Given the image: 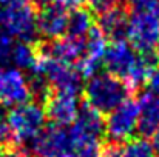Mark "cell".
Wrapping results in <instances>:
<instances>
[{"mask_svg":"<svg viewBox=\"0 0 159 157\" xmlns=\"http://www.w3.org/2000/svg\"><path fill=\"white\" fill-rule=\"evenodd\" d=\"M102 63L110 74L122 79L131 89L145 83L155 66L150 52H138L125 40H114L108 45Z\"/></svg>","mask_w":159,"mask_h":157,"instance_id":"6da1fadb","label":"cell"},{"mask_svg":"<svg viewBox=\"0 0 159 157\" xmlns=\"http://www.w3.org/2000/svg\"><path fill=\"white\" fill-rule=\"evenodd\" d=\"M130 86L119 77L104 72L94 74L87 80L84 88L85 102L98 109L101 114H108L116 106L125 102L130 94Z\"/></svg>","mask_w":159,"mask_h":157,"instance_id":"7a4b0ae2","label":"cell"},{"mask_svg":"<svg viewBox=\"0 0 159 157\" xmlns=\"http://www.w3.org/2000/svg\"><path fill=\"white\" fill-rule=\"evenodd\" d=\"M5 117L12 136L14 146L30 145L33 139L45 128L47 119L43 108L31 100L26 103L12 106Z\"/></svg>","mask_w":159,"mask_h":157,"instance_id":"3957f363","label":"cell"},{"mask_svg":"<svg viewBox=\"0 0 159 157\" xmlns=\"http://www.w3.org/2000/svg\"><path fill=\"white\" fill-rule=\"evenodd\" d=\"M34 74H40L54 91H68L79 94L82 85V76L79 74L74 65L60 62L43 52L39 46V57L34 69Z\"/></svg>","mask_w":159,"mask_h":157,"instance_id":"277c9868","label":"cell"},{"mask_svg":"<svg viewBox=\"0 0 159 157\" xmlns=\"http://www.w3.org/2000/svg\"><path fill=\"white\" fill-rule=\"evenodd\" d=\"M128 43L138 52H152L159 42V12L128 11Z\"/></svg>","mask_w":159,"mask_h":157,"instance_id":"5b68a950","label":"cell"},{"mask_svg":"<svg viewBox=\"0 0 159 157\" xmlns=\"http://www.w3.org/2000/svg\"><path fill=\"white\" fill-rule=\"evenodd\" d=\"M36 15V6L30 3L0 8V26L17 40L33 43L37 37Z\"/></svg>","mask_w":159,"mask_h":157,"instance_id":"8992f818","label":"cell"},{"mask_svg":"<svg viewBox=\"0 0 159 157\" xmlns=\"http://www.w3.org/2000/svg\"><path fill=\"white\" fill-rule=\"evenodd\" d=\"M138 102L127 99L108 112L105 120V136L113 143H124L133 139L134 133H138Z\"/></svg>","mask_w":159,"mask_h":157,"instance_id":"52a82bcc","label":"cell"},{"mask_svg":"<svg viewBox=\"0 0 159 157\" xmlns=\"http://www.w3.org/2000/svg\"><path fill=\"white\" fill-rule=\"evenodd\" d=\"M71 136L68 126L51 125L43 128L30 143L34 157H71Z\"/></svg>","mask_w":159,"mask_h":157,"instance_id":"ba28073f","label":"cell"},{"mask_svg":"<svg viewBox=\"0 0 159 157\" xmlns=\"http://www.w3.org/2000/svg\"><path fill=\"white\" fill-rule=\"evenodd\" d=\"M33 97L30 79L19 68L0 66V106H17Z\"/></svg>","mask_w":159,"mask_h":157,"instance_id":"9c48e42d","label":"cell"},{"mask_svg":"<svg viewBox=\"0 0 159 157\" xmlns=\"http://www.w3.org/2000/svg\"><path fill=\"white\" fill-rule=\"evenodd\" d=\"M43 105L45 116L59 126H70L76 120L80 108L76 93L54 89H51L50 94L43 99Z\"/></svg>","mask_w":159,"mask_h":157,"instance_id":"30bf717a","label":"cell"},{"mask_svg":"<svg viewBox=\"0 0 159 157\" xmlns=\"http://www.w3.org/2000/svg\"><path fill=\"white\" fill-rule=\"evenodd\" d=\"M107 46H108V39L105 37V34L98 26H93L85 37L84 55L76 63V68L82 76V79H90L98 72L99 66L104 62Z\"/></svg>","mask_w":159,"mask_h":157,"instance_id":"8fae6325","label":"cell"},{"mask_svg":"<svg viewBox=\"0 0 159 157\" xmlns=\"http://www.w3.org/2000/svg\"><path fill=\"white\" fill-rule=\"evenodd\" d=\"M37 34L45 37L47 40H54L66 34L68 25V12L65 8L57 3H48L40 6L36 15Z\"/></svg>","mask_w":159,"mask_h":157,"instance_id":"7c38bea8","label":"cell"},{"mask_svg":"<svg viewBox=\"0 0 159 157\" xmlns=\"http://www.w3.org/2000/svg\"><path fill=\"white\" fill-rule=\"evenodd\" d=\"M98 28L105 34L107 39L125 40L128 29V8L127 5L117 2L105 9L99 11Z\"/></svg>","mask_w":159,"mask_h":157,"instance_id":"4fadbf2b","label":"cell"},{"mask_svg":"<svg viewBox=\"0 0 159 157\" xmlns=\"http://www.w3.org/2000/svg\"><path fill=\"white\" fill-rule=\"evenodd\" d=\"M40 50L47 52L48 55H51L54 59L74 65L80 60V57L84 55V50H85V39H77L73 36H62L59 39L50 40L48 43L42 45Z\"/></svg>","mask_w":159,"mask_h":157,"instance_id":"5bb4252c","label":"cell"},{"mask_svg":"<svg viewBox=\"0 0 159 157\" xmlns=\"http://www.w3.org/2000/svg\"><path fill=\"white\" fill-rule=\"evenodd\" d=\"M70 136H71V157H101L104 153V143L102 137L99 134L90 133L84 128H80L76 123H71L70 126Z\"/></svg>","mask_w":159,"mask_h":157,"instance_id":"9a60e30c","label":"cell"},{"mask_svg":"<svg viewBox=\"0 0 159 157\" xmlns=\"http://www.w3.org/2000/svg\"><path fill=\"white\" fill-rule=\"evenodd\" d=\"M138 106V133L144 139L152 137L159 129V96L147 91L139 97Z\"/></svg>","mask_w":159,"mask_h":157,"instance_id":"2e32d148","label":"cell"},{"mask_svg":"<svg viewBox=\"0 0 159 157\" xmlns=\"http://www.w3.org/2000/svg\"><path fill=\"white\" fill-rule=\"evenodd\" d=\"M93 26H94L93 9L80 6V8L73 9L71 14H68V25H66L68 36H73L77 39H85Z\"/></svg>","mask_w":159,"mask_h":157,"instance_id":"e0dca14e","label":"cell"},{"mask_svg":"<svg viewBox=\"0 0 159 157\" xmlns=\"http://www.w3.org/2000/svg\"><path fill=\"white\" fill-rule=\"evenodd\" d=\"M39 57V48L33 46L30 42H16L14 48L11 52V62L16 65L19 69L25 71H33Z\"/></svg>","mask_w":159,"mask_h":157,"instance_id":"ac0fdd59","label":"cell"},{"mask_svg":"<svg viewBox=\"0 0 159 157\" xmlns=\"http://www.w3.org/2000/svg\"><path fill=\"white\" fill-rule=\"evenodd\" d=\"M120 157H155V148L144 137L130 139L120 148Z\"/></svg>","mask_w":159,"mask_h":157,"instance_id":"d6986e66","label":"cell"},{"mask_svg":"<svg viewBox=\"0 0 159 157\" xmlns=\"http://www.w3.org/2000/svg\"><path fill=\"white\" fill-rule=\"evenodd\" d=\"M14 43V37L0 26V66L11 63V52Z\"/></svg>","mask_w":159,"mask_h":157,"instance_id":"ffe728a7","label":"cell"},{"mask_svg":"<svg viewBox=\"0 0 159 157\" xmlns=\"http://www.w3.org/2000/svg\"><path fill=\"white\" fill-rule=\"evenodd\" d=\"M128 11H150L159 12V0H127Z\"/></svg>","mask_w":159,"mask_h":157,"instance_id":"44dd1931","label":"cell"},{"mask_svg":"<svg viewBox=\"0 0 159 157\" xmlns=\"http://www.w3.org/2000/svg\"><path fill=\"white\" fill-rule=\"evenodd\" d=\"M145 83H147L150 93L159 96V66H153V69L150 71V74H148V77H147V80H145Z\"/></svg>","mask_w":159,"mask_h":157,"instance_id":"7402d4cb","label":"cell"},{"mask_svg":"<svg viewBox=\"0 0 159 157\" xmlns=\"http://www.w3.org/2000/svg\"><path fill=\"white\" fill-rule=\"evenodd\" d=\"M0 157H28V154L16 146H0Z\"/></svg>","mask_w":159,"mask_h":157,"instance_id":"603a6c76","label":"cell"},{"mask_svg":"<svg viewBox=\"0 0 159 157\" xmlns=\"http://www.w3.org/2000/svg\"><path fill=\"white\" fill-rule=\"evenodd\" d=\"M87 2H88V5H90V9L99 12V11L105 9V8H108V6L117 3L119 0H87Z\"/></svg>","mask_w":159,"mask_h":157,"instance_id":"cb8c5ba5","label":"cell"},{"mask_svg":"<svg viewBox=\"0 0 159 157\" xmlns=\"http://www.w3.org/2000/svg\"><path fill=\"white\" fill-rule=\"evenodd\" d=\"M87 0H56V3L65 9H76V8H80Z\"/></svg>","mask_w":159,"mask_h":157,"instance_id":"d4e9b609","label":"cell"},{"mask_svg":"<svg viewBox=\"0 0 159 157\" xmlns=\"http://www.w3.org/2000/svg\"><path fill=\"white\" fill-rule=\"evenodd\" d=\"M101 157H120V150L116 145H111V146H108V148L104 150V153H102Z\"/></svg>","mask_w":159,"mask_h":157,"instance_id":"484cf974","label":"cell"},{"mask_svg":"<svg viewBox=\"0 0 159 157\" xmlns=\"http://www.w3.org/2000/svg\"><path fill=\"white\" fill-rule=\"evenodd\" d=\"M26 3H30V0H0V8L20 6V5H26Z\"/></svg>","mask_w":159,"mask_h":157,"instance_id":"4316f807","label":"cell"},{"mask_svg":"<svg viewBox=\"0 0 159 157\" xmlns=\"http://www.w3.org/2000/svg\"><path fill=\"white\" fill-rule=\"evenodd\" d=\"M152 137H153V143H152V145H153L155 151H158V153H159V129L155 133V134H153V136H152Z\"/></svg>","mask_w":159,"mask_h":157,"instance_id":"83f0119b","label":"cell"},{"mask_svg":"<svg viewBox=\"0 0 159 157\" xmlns=\"http://www.w3.org/2000/svg\"><path fill=\"white\" fill-rule=\"evenodd\" d=\"M53 0H33V5L36 6V8H40V6H45V5H48V3H51Z\"/></svg>","mask_w":159,"mask_h":157,"instance_id":"f1b7e54d","label":"cell"},{"mask_svg":"<svg viewBox=\"0 0 159 157\" xmlns=\"http://www.w3.org/2000/svg\"><path fill=\"white\" fill-rule=\"evenodd\" d=\"M155 51H156V57L159 59V42L156 43V46H155Z\"/></svg>","mask_w":159,"mask_h":157,"instance_id":"f546056e","label":"cell"}]
</instances>
